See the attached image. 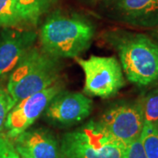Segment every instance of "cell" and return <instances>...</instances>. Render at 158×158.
I'll list each match as a JSON object with an SVG mask.
<instances>
[{
    "label": "cell",
    "mask_w": 158,
    "mask_h": 158,
    "mask_svg": "<svg viewBox=\"0 0 158 158\" xmlns=\"http://www.w3.org/2000/svg\"><path fill=\"white\" fill-rule=\"evenodd\" d=\"M156 39H157V43H158V29L156 30Z\"/></svg>",
    "instance_id": "cell-19"
},
{
    "label": "cell",
    "mask_w": 158,
    "mask_h": 158,
    "mask_svg": "<svg viewBox=\"0 0 158 158\" xmlns=\"http://www.w3.org/2000/svg\"><path fill=\"white\" fill-rule=\"evenodd\" d=\"M126 158H147L140 137L127 145Z\"/></svg>",
    "instance_id": "cell-18"
},
{
    "label": "cell",
    "mask_w": 158,
    "mask_h": 158,
    "mask_svg": "<svg viewBox=\"0 0 158 158\" xmlns=\"http://www.w3.org/2000/svg\"><path fill=\"white\" fill-rule=\"evenodd\" d=\"M92 108V100L87 95L62 90L52 98L42 116L50 124L69 127L88 118Z\"/></svg>",
    "instance_id": "cell-9"
},
{
    "label": "cell",
    "mask_w": 158,
    "mask_h": 158,
    "mask_svg": "<svg viewBox=\"0 0 158 158\" xmlns=\"http://www.w3.org/2000/svg\"><path fill=\"white\" fill-rule=\"evenodd\" d=\"M140 139L147 158H158V123L145 122Z\"/></svg>",
    "instance_id": "cell-13"
},
{
    "label": "cell",
    "mask_w": 158,
    "mask_h": 158,
    "mask_svg": "<svg viewBox=\"0 0 158 158\" xmlns=\"http://www.w3.org/2000/svg\"><path fill=\"white\" fill-rule=\"evenodd\" d=\"M104 39L118 53L130 83L148 86L158 80V43L148 35L125 30H109Z\"/></svg>",
    "instance_id": "cell-2"
},
{
    "label": "cell",
    "mask_w": 158,
    "mask_h": 158,
    "mask_svg": "<svg viewBox=\"0 0 158 158\" xmlns=\"http://www.w3.org/2000/svg\"><path fill=\"white\" fill-rule=\"evenodd\" d=\"M94 24L77 12L56 10L47 18L40 31L41 48L56 58H77L91 45Z\"/></svg>",
    "instance_id": "cell-1"
},
{
    "label": "cell",
    "mask_w": 158,
    "mask_h": 158,
    "mask_svg": "<svg viewBox=\"0 0 158 158\" xmlns=\"http://www.w3.org/2000/svg\"><path fill=\"white\" fill-rule=\"evenodd\" d=\"M62 67L59 58L33 47L11 71L6 89L17 104L59 81Z\"/></svg>",
    "instance_id": "cell-3"
},
{
    "label": "cell",
    "mask_w": 158,
    "mask_h": 158,
    "mask_svg": "<svg viewBox=\"0 0 158 158\" xmlns=\"http://www.w3.org/2000/svg\"><path fill=\"white\" fill-rule=\"evenodd\" d=\"M21 158H62L60 142L49 129H27L11 140Z\"/></svg>",
    "instance_id": "cell-10"
},
{
    "label": "cell",
    "mask_w": 158,
    "mask_h": 158,
    "mask_svg": "<svg viewBox=\"0 0 158 158\" xmlns=\"http://www.w3.org/2000/svg\"><path fill=\"white\" fill-rule=\"evenodd\" d=\"M62 158H126L127 144L98 120L65 133L60 141Z\"/></svg>",
    "instance_id": "cell-4"
},
{
    "label": "cell",
    "mask_w": 158,
    "mask_h": 158,
    "mask_svg": "<svg viewBox=\"0 0 158 158\" xmlns=\"http://www.w3.org/2000/svg\"><path fill=\"white\" fill-rule=\"evenodd\" d=\"M38 35L34 31L5 29L0 34V77L16 68Z\"/></svg>",
    "instance_id": "cell-11"
},
{
    "label": "cell",
    "mask_w": 158,
    "mask_h": 158,
    "mask_svg": "<svg viewBox=\"0 0 158 158\" xmlns=\"http://www.w3.org/2000/svg\"><path fill=\"white\" fill-rule=\"evenodd\" d=\"M145 122L158 123V86L141 97Z\"/></svg>",
    "instance_id": "cell-14"
},
{
    "label": "cell",
    "mask_w": 158,
    "mask_h": 158,
    "mask_svg": "<svg viewBox=\"0 0 158 158\" xmlns=\"http://www.w3.org/2000/svg\"><path fill=\"white\" fill-rule=\"evenodd\" d=\"M19 23L14 0H0V27H11Z\"/></svg>",
    "instance_id": "cell-15"
},
{
    "label": "cell",
    "mask_w": 158,
    "mask_h": 158,
    "mask_svg": "<svg viewBox=\"0 0 158 158\" xmlns=\"http://www.w3.org/2000/svg\"><path fill=\"white\" fill-rule=\"evenodd\" d=\"M16 105L7 89L0 88V135L5 128L6 118L9 113Z\"/></svg>",
    "instance_id": "cell-16"
},
{
    "label": "cell",
    "mask_w": 158,
    "mask_h": 158,
    "mask_svg": "<svg viewBox=\"0 0 158 158\" xmlns=\"http://www.w3.org/2000/svg\"><path fill=\"white\" fill-rule=\"evenodd\" d=\"M58 0H14L15 8L21 23L35 26L40 19Z\"/></svg>",
    "instance_id": "cell-12"
},
{
    "label": "cell",
    "mask_w": 158,
    "mask_h": 158,
    "mask_svg": "<svg viewBox=\"0 0 158 158\" xmlns=\"http://www.w3.org/2000/svg\"><path fill=\"white\" fill-rule=\"evenodd\" d=\"M0 158H21L14 144L6 135H0Z\"/></svg>",
    "instance_id": "cell-17"
},
{
    "label": "cell",
    "mask_w": 158,
    "mask_h": 158,
    "mask_svg": "<svg viewBox=\"0 0 158 158\" xmlns=\"http://www.w3.org/2000/svg\"><path fill=\"white\" fill-rule=\"evenodd\" d=\"M62 90H64V85L59 80L50 87L18 102L6 118V135L12 140L30 128L43 114L52 98Z\"/></svg>",
    "instance_id": "cell-7"
},
{
    "label": "cell",
    "mask_w": 158,
    "mask_h": 158,
    "mask_svg": "<svg viewBox=\"0 0 158 158\" xmlns=\"http://www.w3.org/2000/svg\"><path fill=\"white\" fill-rule=\"evenodd\" d=\"M76 61L85 74V95L109 98L126 85L123 69L116 57L91 56L87 59L77 57Z\"/></svg>",
    "instance_id": "cell-5"
},
{
    "label": "cell",
    "mask_w": 158,
    "mask_h": 158,
    "mask_svg": "<svg viewBox=\"0 0 158 158\" xmlns=\"http://www.w3.org/2000/svg\"><path fill=\"white\" fill-rule=\"evenodd\" d=\"M101 11L109 19L130 27H158V0H102Z\"/></svg>",
    "instance_id": "cell-8"
},
{
    "label": "cell",
    "mask_w": 158,
    "mask_h": 158,
    "mask_svg": "<svg viewBox=\"0 0 158 158\" xmlns=\"http://www.w3.org/2000/svg\"><path fill=\"white\" fill-rule=\"evenodd\" d=\"M118 140L128 144L141 136L145 118L141 98L111 105L98 120Z\"/></svg>",
    "instance_id": "cell-6"
}]
</instances>
